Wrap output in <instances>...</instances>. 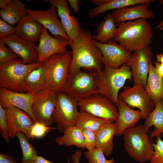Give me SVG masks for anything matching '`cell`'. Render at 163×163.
I'll return each instance as SVG.
<instances>
[{"instance_id":"ac0fdd59","label":"cell","mask_w":163,"mask_h":163,"mask_svg":"<svg viewBox=\"0 0 163 163\" xmlns=\"http://www.w3.org/2000/svg\"><path fill=\"white\" fill-rule=\"evenodd\" d=\"M0 40L19 56L23 63L31 64L37 62L38 52L36 43L22 38L15 34Z\"/></svg>"},{"instance_id":"52a82bcc","label":"cell","mask_w":163,"mask_h":163,"mask_svg":"<svg viewBox=\"0 0 163 163\" xmlns=\"http://www.w3.org/2000/svg\"><path fill=\"white\" fill-rule=\"evenodd\" d=\"M72 51L51 56L46 62L48 69L49 88L57 93L64 92L72 59Z\"/></svg>"},{"instance_id":"ee69618b","label":"cell","mask_w":163,"mask_h":163,"mask_svg":"<svg viewBox=\"0 0 163 163\" xmlns=\"http://www.w3.org/2000/svg\"><path fill=\"white\" fill-rule=\"evenodd\" d=\"M33 163H54L53 161L48 160L42 156L38 155L36 157Z\"/></svg>"},{"instance_id":"9c48e42d","label":"cell","mask_w":163,"mask_h":163,"mask_svg":"<svg viewBox=\"0 0 163 163\" xmlns=\"http://www.w3.org/2000/svg\"><path fill=\"white\" fill-rule=\"evenodd\" d=\"M77 102L79 111L113 122L117 119V106L103 95L93 94L78 100Z\"/></svg>"},{"instance_id":"ab89813d","label":"cell","mask_w":163,"mask_h":163,"mask_svg":"<svg viewBox=\"0 0 163 163\" xmlns=\"http://www.w3.org/2000/svg\"><path fill=\"white\" fill-rule=\"evenodd\" d=\"M0 163H17V162L11 156L1 152Z\"/></svg>"},{"instance_id":"30bf717a","label":"cell","mask_w":163,"mask_h":163,"mask_svg":"<svg viewBox=\"0 0 163 163\" xmlns=\"http://www.w3.org/2000/svg\"><path fill=\"white\" fill-rule=\"evenodd\" d=\"M118 98L130 108L139 109L143 119H146L155 107V104L148 96L145 87L140 84L124 87L123 91L119 94Z\"/></svg>"},{"instance_id":"4316f807","label":"cell","mask_w":163,"mask_h":163,"mask_svg":"<svg viewBox=\"0 0 163 163\" xmlns=\"http://www.w3.org/2000/svg\"><path fill=\"white\" fill-rule=\"evenodd\" d=\"M145 120L143 125L147 132H149V129L152 126H154L149 136L151 139L160 136L163 134V100L155 104L154 110Z\"/></svg>"},{"instance_id":"d6a6232c","label":"cell","mask_w":163,"mask_h":163,"mask_svg":"<svg viewBox=\"0 0 163 163\" xmlns=\"http://www.w3.org/2000/svg\"><path fill=\"white\" fill-rule=\"evenodd\" d=\"M5 44L4 42L0 40V65L22 59L10 48L7 47Z\"/></svg>"},{"instance_id":"e575fe53","label":"cell","mask_w":163,"mask_h":163,"mask_svg":"<svg viewBox=\"0 0 163 163\" xmlns=\"http://www.w3.org/2000/svg\"><path fill=\"white\" fill-rule=\"evenodd\" d=\"M54 129L45 124L38 122H35L30 132L31 138H42L51 129Z\"/></svg>"},{"instance_id":"3957f363","label":"cell","mask_w":163,"mask_h":163,"mask_svg":"<svg viewBox=\"0 0 163 163\" xmlns=\"http://www.w3.org/2000/svg\"><path fill=\"white\" fill-rule=\"evenodd\" d=\"M98 94L105 96L117 106L119 91L126 81H131L132 72L126 64L118 69H113L107 66L96 73Z\"/></svg>"},{"instance_id":"816d5d0a","label":"cell","mask_w":163,"mask_h":163,"mask_svg":"<svg viewBox=\"0 0 163 163\" xmlns=\"http://www.w3.org/2000/svg\"></svg>"},{"instance_id":"9a60e30c","label":"cell","mask_w":163,"mask_h":163,"mask_svg":"<svg viewBox=\"0 0 163 163\" xmlns=\"http://www.w3.org/2000/svg\"><path fill=\"white\" fill-rule=\"evenodd\" d=\"M6 113L10 138H14L18 133L21 132L28 139H31L30 132L34 122L30 115L14 106L6 108Z\"/></svg>"},{"instance_id":"f1b7e54d","label":"cell","mask_w":163,"mask_h":163,"mask_svg":"<svg viewBox=\"0 0 163 163\" xmlns=\"http://www.w3.org/2000/svg\"><path fill=\"white\" fill-rule=\"evenodd\" d=\"M117 24L111 13H109L100 21L97 34L92 36L94 40L101 43H106L113 40L117 30Z\"/></svg>"},{"instance_id":"f907efd6","label":"cell","mask_w":163,"mask_h":163,"mask_svg":"<svg viewBox=\"0 0 163 163\" xmlns=\"http://www.w3.org/2000/svg\"><path fill=\"white\" fill-rule=\"evenodd\" d=\"M162 135H163V134H162Z\"/></svg>"},{"instance_id":"f35d334b","label":"cell","mask_w":163,"mask_h":163,"mask_svg":"<svg viewBox=\"0 0 163 163\" xmlns=\"http://www.w3.org/2000/svg\"><path fill=\"white\" fill-rule=\"evenodd\" d=\"M15 27L0 18V40L15 34Z\"/></svg>"},{"instance_id":"d6986e66","label":"cell","mask_w":163,"mask_h":163,"mask_svg":"<svg viewBox=\"0 0 163 163\" xmlns=\"http://www.w3.org/2000/svg\"><path fill=\"white\" fill-rule=\"evenodd\" d=\"M48 2L56 8L58 15L70 42L76 40L82 28L77 18L71 15L70 8L67 0H50Z\"/></svg>"},{"instance_id":"e0dca14e","label":"cell","mask_w":163,"mask_h":163,"mask_svg":"<svg viewBox=\"0 0 163 163\" xmlns=\"http://www.w3.org/2000/svg\"><path fill=\"white\" fill-rule=\"evenodd\" d=\"M37 93H22L0 88V104L5 108L14 106L25 111L35 122L32 113L31 106Z\"/></svg>"},{"instance_id":"4dcf8cb0","label":"cell","mask_w":163,"mask_h":163,"mask_svg":"<svg viewBox=\"0 0 163 163\" xmlns=\"http://www.w3.org/2000/svg\"><path fill=\"white\" fill-rule=\"evenodd\" d=\"M55 141L59 145L66 146L75 145L78 148H85L81 129L76 126L67 128L62 136L56 138Z\"/></svg>"},{"instance_id":"1f68e13d","label":"cell","mask_w":163,"mask_h":163,"mask_svg":"<svg viewBox=\"0 0 163 163\" xmlns=\"http://www.w3.org/2000/svg\"><path fill=\"white\" fill-rule=\"evenodd\" d=\"M17 137L20 144L22 153L21 163H33L37 152L34 146L30 143L28 139L24 133L19 132L17 133Z\"/></svg>"},{"instance_id":"5bb4252c","label":"cell","mask_w":163,"mask_h":163,"mask_svg":"<svg viewBox=\"0 0 163 163\" xmlns=\"http://www.w3.org/2000/svg\"><path fill=\"white\" fill-rule=\"evenodd\" d=\"M94 42L102 54L104 66L118 69L126 64L132 56L130 51L113 40L106 43H101L95 40Z\"/></svg>"},{"instance_id":"83f0119b","label":"cell","mask_w":163,"mask_h":163,"mask_svg":"<svg viewBox=\"0 0 163 163\" xmlns=\"http://www.w3.org/2000/svg\"><path fill=\"white\" fill-rule=\"evenodd\" d=\"M25 4L20 0H11L10 4L0 10L1 18L13 26L27 13Z\"/></svg>"},{"instance_id":"7c38bea8","label":"cell","mask_w":163,"mask_h":163,"mask_svg":"<svg viewBox=\"0 0 163 163\" xmlns=\"http://www.w3.org/2000/svg\"><path fill=\"white\" fill-rule=\"evenodd\" d=\"M153 55L151 47L146 46L134 51L131 58L126 64L131 69L135 84H140L145 87L149 63L152 60Z\"/></svg>"},{"instance_id":"7a4b0ae2","label":"cell","mask_w":163,"mask_h":163,"mask_svg":"<svg viewBox=\"0 0 163 163\" xmlns=\"http://www.w3.org/2000/svg\"><path fill=\"white\" fill-rule=\"evenodd\" d=\"M152 28L147 19L119 23L113 40L130 52L149 46L152 42Z\"/></svg>"},{"instance_id":"484cf974","label":"cell","mask_w":163,"mask_h":163,"mask_svg":"<svg viewBox=\"0 0 163 163\" xmlns=\"http://www.w3.org/2000/svg\"><path fill=\"white\" fill-rule=\"evenodd\" d=\"M116 133L115 122L103 126L95 132L96 147L100 149L105 156H110L113 152Z\"/></svg>"},{"instance_id":"ba28073f","label":"cell","mask_w":163,"mask_h":163,"mask_svg":"<svg viewBox=\"0 0 163 163\" xmlns=\"http://www.w3.org/2000/svg\"><path fill=\"white\" fill-rule=\"evenodd\" d=\"M78 108L76 100L64 92L57 93L53 118L59 133L63 134L67 128L75 126Z\"/></svg>"},{"instance_id":"d590c367","label":"cell","mask_w":163,"mask_h":163,"mask_svg":"<svg viewBox=\"0 0 163 163\" xmlns=\"http://www.w3.org/2000/svg\"><path fill=\"white\" fill-rule=\"evenodd\" d=\"M154 152L149 163H163V141L160 136L156 137V143H153Z\"/></svg>"},{"instance_id":"c3c4849f","label":"cell","mask_w":163,"mask_h":163,"mask_svg":"<svg viewBox=\"0 0 163 163\" xmlns=\"http://www.w3.org/2000/svg\"><path fill=\"white\" fill-rule=\"evenodd\" d=\"M104 163H114V159L112 158L110 160H107Z\"/></svg>"},{"instance_id":"6da1fadb","label":"cell","mask_w":163,"mask_h":163,"mask_svg":"<svg viewBox=\"0 0 163 163\" xmlns=\"http://www.w3.org/2000/svg\"><path fill=\"white\" fill-rule=\"evenodd\" d=\"M72 56L69 74L83 69L97 73L104 67L102 54L96 46L90 30L82 29L78 38L70 42Z\"/></svg>"},{"instance_id":"d4e9b609","label":"cell","mask_w":163,"mask_h":163,"mask_svg":"<svg viewBox=\"0 0 163 163\" xmlns=\"http://www.w3.org/2000/svg\"><path fill=\"white\" fill-rule=\"evenodd\" d=\"M145 89L150 99L155 104L163 100V78L157 74L152 60L149 63Z\"/></svg>"},{"instance_id":"8992f818","label":"cell","mask_w":163,"mask_h":163,"mask_svg":"<svg viewBox=\"0 0 163 163\" xmlns=\"http://www.w3.org/2000/svg\"><path fill=\"white\" fill-rule=\"evenodd\" d=\"M64 92L77 101L98 94L96 73L80 70L69 74Z\"/></svg>"},{"instance_id":"8fae6325","label":"cell","mask_w":163,"mask_h":163,"mask_svg":"<svg viewBox=\"0 0 163 163\" xmlns=\"http://www.w3.org/2000/svg\"><path fill=\"white\" fill-rule=\"evenodd\" d=\"M57 94L50 88L37 93L31 106L35 122L43 123L48 126L53 124L54 122L53 116Z\"/></svg>"},{"instance_id":"5b68a950","label":"cell","mask_w":163,"mask_h":163,"mask_svg":"<svg viewBox=\"0 0 163 163\" xmlns=\"http://www.w3.org/2000/svg\"><path fill=\"white\" fill-rule=\"evenodd\" d=\"M43 63L37 62L25 64L22 63V59H20L0 65V88L18 92H31L25 84L24 79L30 72Z\"/></svg>"},{"instance_id":"74e56055","label":"cell","mask_w":163,"mask_h":163,"mask_svg":"<svg viewBox=\"0 0 163 163\" xmlns=\"http://www.w3.org/2000/svg\"><path fill=\"white\" fill-rule=\"evenodd\" d=\"M84 140L85 148L91 151L96 147L95 132L89 130L81 129Z\"/></svg>"},{"instance_id":"603a6c76","label":"cell","mask_w":163,"mask_h":163,"mask_svg":"<svg viewBox=\"0 0 163 163\" xmlns=\"http://www.w3.org/2000/svg\"><path fill=\"white\" fill-rule=\"evenodd\" d=\"M151 0H90L96 6L90 9L88 14L90 19L107 11L141 4Z\"/></svg>"},{"instance_id":"7dc6e473","label":"cell","mask_w":163,"mask_h":163,"mask_svg":"<svg viewBox=\"0 0 163 163\" xmlns=\"http://www.w3.org/2000/svg\"><path fill=\"white\" fill-rule=\"evenodd\" d=\"M156 57L157 59L156 62L163 64V53L156 54Z\"/></svg>"},{"instance_id":"bcb514c9","label":"cell","mask_w":163,"mask_h":163,"mask_svg":"<svg viewBox=\"0 0 163 163\" xmlns=\"http://www.w3.org/2000/svg\"><path fill=\"white\" fill-rule=\"evenodd\" d=\"M11 0H0V8L2 9L8 5L11 2Z\"/></svg>"},{"instance_id":"cb8c5ba5","label":"cell","mask_w":163,"mask_h":163,"mask_svg":"<svg viewBox=\"0 0 163 163\" xmlns=\"http://www.w3.org/2000/svg\"><path fill=\"white\" fill-rule=\"evenodd\" d=\"M24 82L31 92L37 93L49 88V79L46 62L32 71L25 78Z\"/></svg>"},{"instance_id":"60d3db41","label":"cell","mask_w":163,"mask_h":163,"mask_svg":"<svg viewBox=\"0 0 163 163\" xmlns=\"http://www.w3.org/2000/svg\"><path fill=\"white\" fill-rule=\"evenodd\" d=\"M67 1L69 5L74 12L75 14L79 13L80 10L79 4H81V1L79 0H67Z\"/></svg>"},{"instance_id":"f546056e","label":"cell","mask_w":163,"mask_h":163,"mask_svg":"<svg viewBox=\"0 0 163 163\" xmlns=\"http://www.w3.org/2000/svg\"><path fill=\"white\" fill-rule=\"evenodd\" d=\"M113 122L109 120L79 111L76 121L75 126L80 129H85L96 132L103 126Z\"/></svg>"},{"instance_id":"b9f144b4","label":"cell","mask_w":163,"mask_h":163,"mask_svg":"<svg viewBox=\"0 0 163 163\" xmlns=\"http://www.w3.org/2000/svg\"><path fill=\"white\" fill-rule=\"evenodd\" d=\"M155 70L157 74L163 78V64L161 63L155 62H154Z\"/></svg>"},{"instance_id":"44dd1931","label":"cell","mask_w":163,"mask_h":163,"mask_svg":"<svg viewBox=\"0 0 163 163\" xmlns=\"http://www.w3.org/2000/svg\"><path fill=\"white\" fill-rule=\"evenodd\" d=\"M118 116L115 122L116 135H123L127 129L136 126L142 119V114L139 110H133L122 101L119 100L117 105Z\"/></svg>"},{"instance_id":"7402d4cb","label":"cell","mask_w":163,"mask_h":163,"mask_svg":"<svg viewBox=\"0 0 163 163\" xmlns=\"http://www.w3.org/2000/svg\"><path fill=\"white\" fill-rule=\"evenodd\" d=\"M42 27L37 21L27 13L15 27V34L22 38L36 43L40 40Z\"/></svg>"},{"instance_id":"2e32d148","label":"cell","mask_w":163,"mask_h":163,"mask_svg":"<svg viewBox=\"0 0 163 163\" xmlns=\"http://www.w3.org/2000/svg\"><path fill=\"white\" fill-rule=\"evenodd\" d=\"M26 10L27 13L48 29L54 37L61 36L69 40L61 20L58 18L57 9L54 6L52 5L46 10H34L27 8Z\"/></svg>"},{"instance_id":"277c9868","label":"cell","mask_w":163,"mask_h":163,"mask_svg":"<svg viewBox=\"0 0 163 163\" xmlns=\"http://www.w3.org/2000/svg\"><path fill=\"white\" fill-rule=\"evenodd\" d=\"M143 125L135 126L126 130L123 136L126 152L140 163L150 161L154 152L153 143Z\"/></svg>"},{"instance_id":"836d02e7","label":"cell","mask_w":163,"mask_h":163,"mask_svg":"<svg viewBox=\"0 0 163 163\" xmlns=\"http://www.w3.org/2000/svg\"><path fill=\"white\" fill-rule=\"evenodd\" d=\"M83 154L88 163H104L107 160L103 151L96 147L91 151L84 152Z\"/></svg>"},{"instance_id":"7bdbcfd3","label":"cell","mask_w":163,"mask_h":163,"mask_svg":"<svg viewBox=\"0 0 163 163\" xmlns=\"http://www.w3.org/2000/svg\"><path fill=\"white\" fill-rule=\"evenodd\" d=\"M82 155L81 151L80 150L76 151L71 157L73 163H80V159Z\"/></svg>"},{"instance_id":"4fadbf2b","label":"cell","mask_w":163,"mask_h":163,"mask_svg":"<svg viewBox=\"0 0 163 163\" xmlns=\"http://www.w3.org/2000/svg\"><path fill=\"white\" fill-rule=\"evenodd\" d=\"M39 42L37 46V62L42 63L46 62L53 55L66 53L68 51L66 47L70 44V41L64 37H52L43 26Z\"/></svg>"},{"instance_id":"f6af8a7d","label":"cell","mask_w":163,"mask_h":163,"mask_svg":"<svg viewBox=\"0 0 163 163\" xmlns=\"http://www.w3.org/2000/svg\"><path fill=\"white\" fill-rule=\"evenodd\" d=\"M158 1L160 4H163V0H159ZM155 28L160 30H163V18L160 23L155 26Z\"/></svg>"},{"instance_id":"ffe728a7","label":"cell","mask_w":163,"mask_h":163,"mask_svg":"<svg viewBox=\"0 0 163 163\" xmlns=\"http://www.w3.org/2000/svg\"><path fill=\"white\" fill-rule=\"evenodd\" d=\"M151 1L137 5L113 11L111 14L117 24L119 23L140 19L154 18L155 14L149 8Z\"/></svg>"},{"instance_id":"8d00e7d4","label":"cell","mask_w":163,"mask_h":163,"mask_svg":"<svg viewBox=\"0 0 163 163\" xmlns=\"http://www.w3.org/2000/svg\"><path fill=\"white\" fill-rule=\"evenodd\" d=\"M0 132L1 136L7 143H9V136L6 120V109L0 104Z\"/></svg>"},{"instance_id":"681fc988","label":"cell","mask_w":163,"mask_h":163,"mask_svg":"<svg viewBox=\"0 0 163 163\" xmlns=\"http://www.w3.org/2000/svg\"><path fill=\"white\" fill-rule=\"evenodd\" d=\"M67 163H70V159L69 158H68Z\"/></svg>"}]
</instances>
